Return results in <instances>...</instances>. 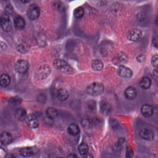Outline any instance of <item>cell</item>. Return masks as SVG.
Segmentation results:
<instances>
[{
  "instance_id": "obj_39",
  "label": "cell",
  "mask_w": 158,
  "mask_h": 158,
  "mask_svg": "<svg viewBox=\"0 0 158 158\" xmlns=\"http://www.w3.org/2000/svg\"><path fill=\"white\" fill-rule=\"evenodd\" d=\"M5 157H8V158H9V157H11V158H12V157H14L13 155H12L11 154H10V156H9V154H8V155H6V156H5Z\"/></svg>"
},
{
  "instance_id": "obj_14",
  "label": "cell",
  "mask_w": 158,
  "mask_h": 158,
  "mask_svg": "<svg viewBox=\"0 0 158 158\" xmlns=\"http://www.w3.org/2000/svg\"><path fill=\"white\" fill-rule=\"evenodd\" d=\"M141 112L142 115L145 117H149L152 115L153 109L152 106L149 104H145L141 108Z\"/></svg>"
},
{
  "instance_id": "obj_25",
  "label": "cell",
  "mask_w": 158,
  "mask_h": 158,
  "mask_svg": "<svg viewBox=\"0 0 158 158\" xmlns=\"http://www.w3.org/2000/svg\"><path fill=\"white\" fill-rule=\"evenodd\" d=\"M78 151L79 153L83 156H85L88 154L89 147L86 143H82L78 147Z\"/></svg>"
},
{
  "instance_id": "obj_9",
  "label": "cell",
  "mask_w": 158,
  "mask_h": 158,
  "mask_svg": "<svg viewBox=\"0 0 158 158\" xmlns=\"http://www.w3.org/2000/svg\"><path fill=\"white\" fill-rule=\"evenodd\" d=\"M117 73L119 76L125 78H130L133 74L132 70L124 65H119L117 69Z\"/></svg>"
},
{
  "instance_id": "obj_37",
  "label": "cell",
  "mask_w": 158,
  "mask_h": 158,
  "mask_svg": "<svg viewBox=\"0 0 158 158\" xmlns=\"http://www.w3.org/2000/svg\"><path fill=\"white\" fill-rule=\"evenodd\" d=\"M20 1L23 3H29L31 1V0H20Z\"/></svg>"
},
{
  "instance_id": "obj_32",
  "label": "cell",
  "mask_w": 158,
  "mask_h": 158,
  "mask_svg": "<svg viewBox=\"0 0 158 158\" xmlns=\"http://www.w3.org/2000/svg\"><path fill=\"white\" fill-rule=\"evenodd\" d=\"M152 43L155 48H158V36H156L152 39Z\"/></svg>"
},
{
  "instance_id": "obj_15",
  "label": "cell",
  "mask_w": 158,
  "mask_h": 158,
  "mask_svg": "<svg viewBox=\"0 0 158 158\" xmlns=\"http://www.w3.org/2000/svg\"><path fill=\"white\" fill-rule=\"evenodd\" d=\"M100 110L102 114L104 115H108L111 112V106L107 102L102 101L100 104Z\"/></svg>"
},
{
  "instance_id": "obj_7",
  "label": "cell",
  "mask_w": 158,
  "mask_h": 158,
  "mask_svg": "<svg viewBox=\"0 0 158 158\" xmlns=\"http://www.w3.org/2000/svg\"><path fill=\"white\" fill-rule=\"evenodd\" d=\"M142 35V32L140 29L134 28L128 32L127 37L130 41H137L141 39Z\"/></svg>"
},
{
  "instance_id": "obj_8",
  "label": "cell",
  "mask_w": 158,
  "mask_h": 158,
  "mask_svg": "<svg viewBox=\"0 0 158 158\" xmlns=\"http://www.w3.org/2000/svg\"><path fill=\"white\" fill-rule=\"evenodd\" d=\"M27 125L32 128H36L39 126V121L35 114H30L27 115L26 119Z\"/></svg>"
},
{
  "instance_id": "obj_33",
  "label": "cell",
  "mask_w": 158,
  "mask_h": 158,
  "mask_svg": "<svg viewBox=\"0 0 158 158\" xmlns=\"http://www.w3.org/2000/svg\"><path fill=\"white\" fill-rule=\"evenodd\" d=\"M145 58H146V57H145V55H143V54H141V55H139V56H138L137 58V60L139 62H142L145 60Z\"/></svg>"
},
{
  "instance_id": "obj_27",
  "label": "cell",
  "mask_w": 158,
  "mask_h": 158,
  "mask_svg": "<svg viewBox=\"0 0 158 158\" xmlns=\"http://www.w3.org/2000/svg\"><path fill=\"white\" fill-rule=\"evenodd\" d=\"M23 99L18 96L11 97L9 99V103L13 105H17L21 104L23 102Z\"/></svg>"
},
{
  "instance_id": "obj_6",
  "label": "cell",
  "mask_w": 158,
  "mask_h": 158,
  "mask_svg": "<svg viewBox=\"0 0 158 158\" xmlns=\"http://www.w3.org/2000/svg\"><path fill=\"white\" fill-rule=\"evenodd\" d=\"M40 14V9L36 4H32L27 9V16L31 20H35L37 19L39 17Z\"/></svg>"
},
{
  "instance_id": "obj_4",
  "label": "cell",
  "mask_w": 158,
  "mask_h": 158,
  "mask_svg": "<svg viewBox=\"0 0 158 158\" xmlns=\"http://www.w3.org/2000/svg\"><path fill=\"white\" fill-rule=\"evenodd\" d=\"M30 65L28 61L24 60H20L16 62L15 66V71L20 74L26 73L29 70Z\"/></svg>"
},
{
  "instance_id": "obj_2",
  "label": "cell",
  "mask_w": 158,
  "mask_h": 158,
  "mask_svg": "<svg viewBox=\"0 0 158 158\" xmlns=\"http://www.w3.org/2000/svg\"><path fill=\"white\" fill-rule=\"evenodd\" d=\"M53 66L57 70L63 73L71 74L73 72V69L65 61L60 59L54 60L53 63Z\"/></svg>"
},
{
  "instance_id": "obj_40",
  "label": "cell",
  "mask_w": 158,
  "mask_h": 158,
  "mask_svg": "<svg viewBox=\"0 0 158 158\" xmlns=\"http://www.w3.org/2000/svg\"><path fill=\"white\" fill-rule=\"evenodd\" d=\"M3 1H7V0H3Z\"/></svg>"
},
{
  "instance_id": "obj_36",
  "label": "cell",
  "mask_w": 158,
  "mask_h": 158,
  "mask_svg": "<svg viewBox=\"0 0 158 158\" xmlns=\"http://www.w3.org/2000/svg\"><path fill=\"white\" fill-rule=\"evenodd\" d=\"M67 157L68 158H77V154H75V153H70L69 154Z\"/></svg>"
},
{
  "instance_id": "obj_28",
  "label": "cell",
  "mask_w": 158,
  "mask_h": 158,
  "mask_svg": "<svg viewBox=\"0 0 158 158\" xmlns=\"http://www.w3.org/2000/svg\"><path fill=\"white\" fill-rule=\"evenodd\" d=\"M85 11L82 7H78L74 11V15L75 18L79 19L84 16Z\"/></svg>"
},
{
  "instance_id": "obj_3",
  "label": "cell",
  "mask_w": 158,
  "mask_h": 158,
  "mask_svg": "<svg viewBox=\"0 0 158 158\" xmlns=\"http://www.w3.org/2000/svg\"><path fill=\"white\" fill-rule=\"evenodd\" d=\"M51 68L47 64H44L40 66L35 72V77L38 80H44L48 78L51 73Z\"/></svg>"
},
{
  "instance_id": "obj_29",
  "label": "cell",
  "mask_w": 158,
  "mask_h": 158,
  "mask_svg": "<svg viewBox=\"0 0 158 158\" xmlns=\"http://www.w3.org/2000/svg\"><path fill=\"white\" fill-rule=\"evenodd\" d=\"M151 63L153 67L158 68V54L153 55L151 59Z\"/></svg>"
},
{
  "instance_id": "obj_35",
  "label": "cell",
  "mask_w": 158,
  "mask_h": 158,
  "mask_svg": "<svg viewBox=\"0 0 158 158\" xmlns=\"http://www.w3.org/2000/svg\"><path fill=\"white\" fill-rule=\"evenodd\" d=\"M153 74L154 77L158 81V68H156L153 71Z\"/></svg>"
},
{
  "instance_id": "obj_19",
  "label": "cell",
  "mask_w": 158,
  "mask_h": 158,
  "mask_svg": "<svg viewBox=\"0 0 158 158\" xmlns=\"http://www.w3.org/2000/svg\"><path fill=\"white\" fill-rule=\"evenodd\" d=\"M69 96L68 91L65 89H60L57 91V98L60 101L63 102L66 100L68 99Z\"/></svg>"
},
{
  "instance_id": "obj_22",
  "label": "cell",
  "mask_w": 158,
  "mask_h": 158,
  "mask_svg": "<svg viewBox=\"0 0 158 158\" xmlns=\"http://www.w3.org/2000/svg\"><path fill=\"white\" fill-rule=\"evenodd\" d=\"M11 83V78L10 76L7 74L3 73L1 76L0 84L2 87H6L10 85Z\"/></svg>"
},
{
  "instance_id": "obj_16",
  "label": "cell",
  "mask_w": 158,
  "mask_h": 158,
  "mask_svg": "<svg viewBox=\"0 0 158 158\" xmlns=\"http://www.w3.org/2000/svg\"><path fill=\"white\" fill-rule=\"evenodd\" d=\"M15 115L16 119L21 121H24L26 120L27 117V111L24 109L20 108L17 109L15 113Z\"/></svg>"
},
{
  "instance_id": "obj_34",
  "label": "cell",
  "mask_w": 158,
  "mask_h": 158,
  "mask_svg": "<svg viewBox=\"0 0 158 158\" xmlns=\"http://www.w3.org/2000/svg\"><path fill=\"white\" fill-rule=\"evenodd\" d=\"M95 102H89L88 103V107L89 110H94V108L95 107Z\"/></svg>"
},
{
  "instance_id": "obj_31",
  "label": "cell",
  "mask_w": 158,
  "mask_h": 158,
  "mask_svg": "<svg viewBox=\"0 0 158 158\" xmlns=\"http://www.w3.org/2000/svg\"><path fill=\"white\" fill-rule=\"evenodd\" d=\"M126 157L131 158L133 156V152L132 148L130 147H127L126 149Z\"/></svg>"
},
{
  "instance_id": "obj_18",
  "label": "cell",
  "mask_w": 158,
  "mask_h": 158,
  "mask_svg": "<svg viewBox=\"0 0 158 158\" xmlns=\"http://www.w3.org/2000/svg\"><path fill=\"white\" fill-rule=\"evenodd\" d=\"M20 155L24 157H29L35 154V150L34 148L30 147H24L22 148L20 150Z\"/></svg>"
},
{
  "instance_id": "obj_26",
  "label": "cell",
  "mask_w": 158,
  "mask_h": 158,
  "mask_svg": "<svg viewBox=\"0 0 158 158\" xmlns=\"http://www.w3.org/2000/svg\"><path fill=\"white\" fill-rule=\"evenodd\" d=\"M81 124L84 128L88 129L91 127L93 125V121L89 117H85L82 119Z\"/></svg>"
},
{
  "instance_id": "obj_10",
  "label": "cell",
  "mask_w": 158,
  "mask_h": 158,
  "mask_svg": "<svg viewBox=\"0 0 158 158\" xmlns=\"http://www.w3.org/2000/svg\"><path fill=\"white\" fill-rule=\"evenodd\" d=\"M139 135L143 139L150 141L152 140L154 138V134L151 129L148 128H144L140 130Z\"/></svg>"
},
{
  "instance_id": "obj_5",
  "label": "cell",
  "mask_w": 158,
  "mask_h": 158,
  "mask_svg": "<svg viewBox=\"0 0 158 158\" xmlns=\"http://www.w3.org/2000/svg\"><path fill=\"white\" fill-rule=\"evenodd\" d=\"M1 26L2 29L5 32H10L12 28V22L7 14H3L1 16Z\"/></svg>"
},
{
  "instance_id": "obj_12",
  "label": "cell",
  "mask_w": 158,
  "mask_h": 158,
  "mask_svg": "<svg viewBox=\"0 0 158 158\" xmlns=\"http://www.w3.org/2000/svg\"><path fill=\"white\" fill-rule=\"evenodd\" d=\"M0 141L2 145L7 146L12 142V136L9 132H2L0 136Z\"/></svg>"
},
{
  "instance_id": "obj_20",
  "label": "cell",
  "mask_w": 158,
  "mask_h": 158,
  "mask_svg": "<svg viewBox=\"0 0 158 158\" xmlns=\"http://www.w3.org/2000/svg\"><path fill=\"white\" fill-rule=\"evenodd\" d=\"M67 131L71 135L75 136L79 134L80 128L77 124L73 123L69 125L67 128Z\"/></svg>"
},
{
  "instance_id": "obj_38",
  "label": "cell",
  "mask_w": 158,
  "mask_h": 158,
  "mask_svg": "<svg viewBox=\"0 0 158 158\" xmlns=\"http://www.w3.org/2000/svg\"><path fill=\"white\" fill-rule=\"evenodd\" d=\"M155 25H156V26L158 27V15H157V17H156V19H155Z\"/></svg>"
},
{
  "instance_id": "obj_13",
  "label": "cell",
  "mask_w": 158,
  "mask_h": 158,
  "mask_svg": "<svg viewBox=\"0 0 158 158\" xmlns=\"http://www.w3.org/2000/svg\"><path fill=\"white\" fill-rule=\"evenodd\" d=\"M137 94L136 89L134 87H128L124 91V96L127 99H134L136 97Z\"/></svg>"
},
{
  "instance_id": "obj_30",
  "label": "cell",
  "mask_w": 158,
  "mask_h": 158,
  "mask_svg": "<svg viewBox=\"0 0 158 158\" xmlns=\"http://www.w3.org/2000/svg\"><path fill=\"white\" fill-rule=\"evenodd\" d=\"M18 51L21 53H26L28 51V49L27 47H25L23 45H20L18 46V48H17Z\"/></svg>"
},
{
  "instance_id": "obj_11",
  "label": "cell",
  "mask_w": 158,
  "mask_h": 158,
  "mask_svg": "<svg viewBox=\"0 0 158 158\" xmlns=\"http://www.w3.org/2000/svg\"><path fill=\"white\" fill-rule=\"evenodd\" d=\"M127 61V57L126 54L123 52H120L114 56L113 60V63L116 65H123L126 63Z\"/></svg>"
},
{
  "instance_id": "obj_21",
  "label": "cell",
  "mask_w": 158,
  "mask_h": 158,
  "mask_svg": "<svg viewBox=\"0 0 158 158\" xmlns=\"http://www.w3.org/2000/svg\"><path fill=\"white\" fill-rule=\"evenodd\" d=\"M46 114L49 119H54L58 116V111L57 109L53 107H49L46 110Z\"/></svg>"
},
{
  "instance_id": "obj_24",
  "label": "cell",
  "mask_w": 158,
  "mask_h": 158,
  "mask_svg": "<svg viewBox=\"0 0 158 158\" xmlns=\"http://www.w3.org/2000/svg\"><path fill=\"white\" fill-rule=\"evenodd\" d=\"M104 64L100 60H94L92 61L91 67L94 71L96 72L101 71L103 68Z\"/></svg>"
},
{
  "instance_id": "obj_1",
  "label": "cell",
  "mask_w": 158,
  "mask_h": 158,
  "mask_svg": "<svg viewBox=\"0 0 158 158\" xmlns=\"http://www.w3.org/2000/svg\"><path fill=\"white\" fill-rule=\"evenodd\" d=\"M86 90L88 94L90 96L96 97L103 93L104 86L99 82H94L87 87Z\"/></svg>"
},
{
  "instance_id": "obj_17",
  "label": "cell",
  "mask_w": 158,
  "mask_h": 158,
  "mask_svg": "<svg viewBox=\"0 0 158 158\" xmlns=\"http://www.w3.org/2000/svg\"><path fill=\"white\" fill-rule=\"evenodd\" d=\"M14 25L17 30H23L25 27V21L21 16H17L14 19Z\"/></svg>"
},
{
  "instance_id": "obj_23",
  "label": "cell",
  "mask_w": 158,
  "mask_h": 158,
  "mask_svg": "<svg viewBox=\"0 0 158 158\" xmlns=\"http://www.w3.org/2000/svg\"><path fill=\"white\" fill-rule=\"evenodd\" d=\"M139 84L142 88L147 89L150 88L152 85V81L149 77H144L141 78Z\"/></svg>"
}]
</instances>
